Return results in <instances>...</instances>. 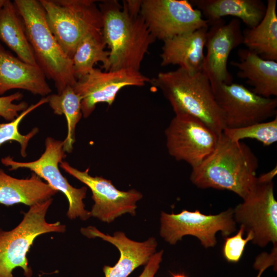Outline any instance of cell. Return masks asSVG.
<instances>
[{"instance_id":"6da1fadb","label":"cell","mask_w":277,"mask_h":277,"mask_svg":"<svg viewBox=\"0 0 277 277\" xmlns=\"http://www.w3.org/2000/svg\"><path fill=\"white\" fill-rule=\"evenodd\" d=\"M142 1H102L99 9L103 17L102 34L110 49L106 71L123 69L140 71L150 46L156 39L140 14Z\"/></svg>"},{"instance_id":"7a4b0ae2","label":"cell","mask_w":277,"mask_h":277,"mask_svg":"<svg viewBox=\"0 0 277 277\" xmlns=\"http://www.w3.org/2000/svg\"><path fill=\"white\" fill-rule=\"evenodd\" d=\"M258 167V158L247 145L222 132L214 150L192 169L190 179L199 188L227 190L244 200L255 184Z\"/></svg>"},{"instance_id":"3957f363","label":"cell","mask_w":277,"mask_h":277,"mask_svg":"<svg viewBox=\"0 0 277 277\" xmlns=\"http://www.w3.org/2000/svg\"><path fill=\"white\" fill-rule=\"evenodd\" d=\"M150 83L161 90L175 114H188L203 122L217 134L225 128L210 83L202 71L191 74L181 68L160 72Z\"/></svg>"},{"instance_id":"277c9868","label":"cell","mask_w":277,"mask_h":277,"mask_svg":"<svg viewBox=\"0 0 277 277\" xmlns=\"http://www.w3.org/2000/svg\"><path fill=\"white\" fill-rule=\"evenodd\" d=\"M37 66L52 80L57 93L76 82L72 59L63 51L51 31L45 11L39 1L15 0Z\"/></svg>"},{"instance_id":"5b68a950","label":"cell","mask_w":277,"mask_h":277,"mask_svg":"<svg viewBox=\"0 0 277 277\" xmlns=\"http://www.w3.org/2000/svg\"><path fill=\"white\" fill-rule=\"evenodd\" d=\"M53 199L30 207L22 221L10 231L0 229V277H14L13 271L21 268L26 277L33 271L27 257L37 236L50 232L63 233L66 226L57 221L48 223L45 216Z\"/></svg>"},{"instance_id":"8992f818","label":"cell","mask_w":277,"mask_h":277,"mask_svg":"<svg viewBox=\"0 0 277 277\" xmlns=\"http://www.w3.org/2000/svg\"><path fill=\"white\" fill-rule=\"evenodd\" d=\"M51 31L71 59L80 42L87 34L101 31L103 17L93 0H39Z\"/></svg>"},{"instance_id":"52a82bcc","label":"cell","mask_w":277,"mask_h":277,"mask_svg":"<svg viewBox=\"0 0 277 277\" xmlns=\"http://www.w3.org/2000/svg\"><path fill=\"white\" fill-rule=\"evenodd\" d=\"M66 156L63 149V141L47 137L45 140V151L37 160L20 162L14 161L9 155L2 158L1 162L5 166L9 167L10 171L19 168L28 169L46 180L49 185L62 192L67 197L69 203L67 217L70 220L79 218L82 221H86L91 217L90 212L85 209L83 203L87 188L73 187L61 173L58 164Z\"/></svg>"},{"instance_id":"ba28073f","label":"cell","mask_w":277,"mask_h":277,"mask_svg":"<svg viewBox=\"0 0 277 277\" xmlns=\"http://www.w3.org/2000/svg\"><path fill=\"white\" fill-rule=\"evenodd\" d=\"M160 221V234L171 245L189 235L197 238L204 247H213L217 243L215 235L217 232L226 238L236 229L232 208L215 215L204 214L197 210H183L177 214L162 212Z\"/></svg>"},{"instance_id":"9c48e42d","label":"cell","mask_w":277,"mask_h":277,"mask_svg":"<svg viewBox=\"0 0 277 277\" xmlns=\"http://www.w3.org/2000/svg\"><path fill=\"white\" fill-rule=\"evenodd\" d=\"M169 154L177 161L199 167L214 150L219 135L199 119L175 114L165 130Z\"/></svg>"},{"instance_id":"30bf717a","label":"cell","mask_w":277,"mask_h":277,"mask_svg":"<svg viewBox=\"0 0 277 277\" xmlns=\"http://www.w3.org/2000/svg\"><path fill=\"white\" fill-rule=\"evenodd\" d=\"M140 14L152 35L163 41L209 27L200 11L187 0H143Z\"/></svg>"},{"instance_id":"8fae6325","label":"cell","mask_w":277,"mask_h":277,"mask_svg":"<svg viewBox=\"0 0 277 277\" xmlns=\"http://www.w3.org/2000/svg\"><path fill=\"white\" fill-rule=\"evenodd\" d=\"M213 91L223 113L225 128L244 127L276 115V97H262L242 84H220Z\"/></svg>"},{"instance_id":"7c38bea8","label":"cell","mask_w":277,"mask_h":277,"mask_svg":"<svg viewBox=\"0 0 277 277\" xmlns=\"http://www.w3.org/2000/svg\"><path fill=\"white\" fill-rule=\"evenodd\" d=\"M233 212L235 223L252 233L253 244L261 247L277 244V202L272 182L262 183L256 179L252 189Z\"/></svg>"},{"instance_id":"4fadbf2b","label":"cell","mask_w":277,"mask_h":277,"mask_svg":"<svg viewBox=\"0 0 277 277\" xmlns=\"http://www.w3.org/2000/svg\"><path fill=\"white\" fill-rule=\"evenodd\" d=\"M60 166L91 190L94 203L89 211L90 216L110 223L125 213L135 215L136 203L143 197L140 192L134 189L127 191L120 190L110 180L102 176H91L89 168L79 170L63 161L60 163Z\"/></svg>"},{"instance_id":"5bb4252c","label":"cell","mask_w":277,"mask_h":277,"mask_svg":"<svg viewBox=\"0 0 277 277\" xmlns=\"http://www.w3.org/2000/svg\"><path fill=\"white\" fill-rule=\"evenodd\" d=\"M150 80L140 71L133 69L102 71L94 68L88 74L77 80L73 87L82 97V114L84 118H87L96 104L105 103L111 106L123 88L143 86Z\"/></svg>"},{"instance_id":"9a60e30c","label":"cell","mask_w":277,"mask_h":277,"mask_svg":"<svg viewBox=\"0 0 277 277\" xmlns=\"http://www.w3.org/2000/svg\"><path fill=\"white\" fill-rule=\"evenodd\" d=\"M206 34L205 55L202 71L208 77L212 90L220 84L232 83L227 69V61L232 50L243 42L241 21L236 18L226 23L223 18L211 25Z\"/></svg>"},{"instance_id":"2e32d148","label":"cell","mask_w":277,"mask_h":277,"mask_svg":"<svg viewBox=\"0 0 277 277\" xmlns=\"http://www.w3.org/2000/svg\"><path fill=\"white\" fill-rule=\"evenodd\" d=\"M81 232L88 238H101L119 250L120 257L117 262L113 266L103 267L105 277H128L136 268L145 265L156 252L157 243L154 237L144 242H136L129 239L122 231H116L111 235L92 226L82 228Z\"/></svg>"},{"instance_id":"e0dca14e","label":"cell","mask_w":277,"mask_h":277,"mask_svg":"<svg viewBox=\"0 0 277 277\" xmlns=\"http://www.w3.org/2000/svg\"><path fill=\"white\" fill-rule=\"evenodd\" d=\"M14 89H23L43 96L52 91L38 66L21 61L0 45V95Z\"/></svg>"},{"instance_id":"ac0fdd59","label":"cell","mask_w":277,"mask_h":277,"mask_svg":"<svg viewBox=\"0 0 277 277\" xmlns=\"http://www.w3.org/2000/svg\"><path fill=\"white\" fill-rule=\"evenodd\" d=\"M208 28H200L164 41L160 54L161 66L178 65L191 74L202 71Z\"/></svg>"},{"instance_id":"d6986e66","label":"cell","mask_w":277,"mask_h":277,"mask_svg":"<svg viewBox=\"0 0 277 277\" xmlns=\"http://www.w3.org/2000/svg\"><path fill=\"white\" fill-rule=\"evenodd\" d=\"M239 62L230 64L239 71L237 76L246 80L251 91L266 98L277 96V62L266 60L247 49L238 51Z\"/></svg>"},{"instance_id":"ffe728a7","label":"cell","mask_w":277,"mask_h":277,"mask_svg":"<svg viewBox=\"0 0 277 277\" xmlns=\"http://www.w3.org/2000/svg\"><path fill=\"white\" fill-rule=\"evenodd\" d=\"M58 192L33 172L28 179H19L0 168V204H23L31 207L51 199Z\"/></svg>"},{"instance_id":"44dd1931","label":"cell","mask_w":277,"mask_h":277,"mask_svg":"<svg viewBox=\"0 0 277 277\" xmlns=\"http://www.w3.org/2000/svg\"><path fill=\"white\" fill-rule=\"evenodd\" d=\"M209 26L225 16L242 20L248 28L256 26L263 19L266 5L260 0H191Z\"/></svg>"},{"instance_id":"7402d4cb","label":"cell","mask_w":277,"mask_h":277,"mask_svg":"<svg viewBox=\"0 0 277 277\" xmlns=\"http://www.w3.org/2000/svg\"><path fill=\"white\" fill-rule=\"evenodd\" d=\"M276 0H268L265 14L255 27L243 32L247 49L266 60L277 61V15Z\"/></svg>"},{"instance_id":"603a6c76","label":"cell","mask_w":277,"mask_h":277,"mask_svg":"<svg viewBox=\"0 0 277 277\" xmlns=\"http://www.w3.org/2000/svg\"><path fill=\"white\" fill-rule=\"evenodd\" d=\"M0 40L21 61L37 66L28 41L25 27L13 2L6 0L0 9Z\"/></svg>"},{"instance_id":"cb8c5ba5","label":"cell","mask_w":277,"mask_h":277,"mask_svg":"<svg viewBox=\"0 0 277 277\" xmlns=\"http://www.w3.org/2000/svg\"><path fill=\"white\" fill-rule=\"evenodd\" d=\"M48 103L53 112L64 115L67 124V135L63 141V149L70 153L75 142L76 126L83 115L81 109L82 97L72 86H67L60 93L47 96Z\"/></svg>"},{"instance_id":"d4e9b609","label":"cell","mask_w":277,"mask_h":277,"mask_svg":"<svg viewBox=\"0 0 277 277\" xmlns=\"http://www.w3.org/2000/svg\"><path fill=\"white\" fill-rule=\"evenodd\" d=\"M106 46L102 31L90 33L80 42L72 58L76 80L88 74L96 63L102 62V67L107 64L110 52Z\"/></svg>"},{"instance_id":"484cf974","label":"cell","mask_w":277,"mask_h":277,"mask_svg":"<svg viewBox=\"0 0 277 277\" xmlns=\"http://www.w3.org/2000/svg\"><path fill=\"white\" fill-rule=\"evenodd\" d=\"M223 134L234 142H240L245 138L255 139L265 146L271 145L277 141V116L271 121L262 122L246 127L225 128Z\"/></svg>"},{"instance_id":"4316f807","label":"cell","mask_w":277,"mask_h":277,"mask_svg":"<svg viewBox=\"0 0 277 277\" xmlns=\"http://www.w3.org/2000/svg\"><path fill=\"white\" fill-rule=\"evenodd\" d=\"M47 103H48L47 96L43 97L36 104H32L22 111L13 120L6 123H0V147L4 143L15 141L20 144L21 155L23 157L26 156V149L29 142L38 133L39 130L37 128H34L28 134L23 135L19 132V125L25 116Z\"/></svg>"},{"instance_id":"83f0119b","label":"cell","mask_w":277,"mask_h":277,"mask_svg":"<svg viewBox=\"0 0 277 277\" xmlns=\"http://www.w3.org/2000/svg\"><path fill=\"white\" fill-rule=\"evenodd\" d=\"M245 232L244 227L241 225L235 235L225 238L222 253L228 262L236 263L239 262L247 244L252 241L253 236L250 232L247 233L246 238H243Z\"/></svg>"},{"instance_id":"f1b7e54d","label":"cell","mask_w":277,"mask_h":277,"mask_svg":"<svg viewBox=\"0 0 277 277\" xmlns=\"http://www.w3.org/2000/svg\"><path fill=\"white\" fill-rule=\"evenodd\" d=\"M22 97L23 94L19 92L0 97V116L10 122L19 115V112L26 110L29 107L26 102L18 104L13 103L14 101L20 100Z\"/></svg>"},{"instance_id":"f546056e","label":"cell","mask_w":277,"mask_h":277,"mask_svg":"<svg viewBox=\"0 0 277 277\" xmlns=\"http://www.w3.org/2000/svg\"><path fill=\"white\" fill-rule=\"evenodd\" d=\"M253 268L259 272L256 277H261L264 271L268 268L273 266L276 271L277 268V245H273L272 251L270 253L262 252L258 255L253 263Z\"/></svg>"},{"instance_id":"4dcf8cb0","label":"cell","mask_w":277,"mask_h":277,"mask_svg":"<svg viewBox=\"0 0 277 277\" xmlns=\"http://www.w3.org/2000/svg\"><path fill=\"white\" fill-rule=\"evenodd\" d=\"M164 251L155 252L145 265L144 269L138 277H154L160 267Z\"/></svg>"},{"instance_id":"1f68e13d","label":"cell","mask_w":277,"mask_h":277,"mask_svg":"<svg viewBox=\"0 0 277 277\" xmlns=\"http://www.w3.org/2000/svg\"><path fill=\"white\" fill-rule=\"evenodd\" d=\"M276 166L274 167L270 171L267 173L260 175L259 177L256 176V181L262 183H268L272 182L273 179L276 175Z\"/></svg>"},{"instance_id":"d6a6232c","label":"cell","mask_w":277,"mask_h":277,"mask_svg":"<svg viewBox=\"0 0 277 277\" xmlns=\"http://www.w3.org/2000/svg\"><path fill=\"white\" fill-rule=\"evenodd\" d=\"M171 277H188L184 273H172V275Z\"/></svg>"},{"instance_id":"836d02e7","label":"cell","mask_w":277,"mask_h":277,"mask_svg":"<svg viewBox=\"0 0 277 277\" xmlns=\"http://www.w3.org/2000/svg\"><path fill=\"white\" fill-rule=\"evenodd\" d=\"M6 0H0V9L3 7L4 5Z\"/></svg>"}]
</instances>
